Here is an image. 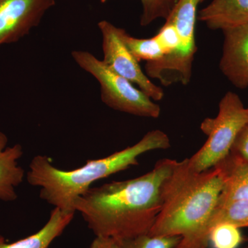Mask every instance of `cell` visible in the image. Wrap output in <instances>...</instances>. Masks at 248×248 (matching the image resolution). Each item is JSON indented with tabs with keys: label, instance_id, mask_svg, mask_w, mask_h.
Returning <instances> with one entry per match:
<instances>
[{
	"label": "cell",
	"instance_id": "1",
	"mask_svg": "<svg viewBox=\"0 0 248 248\" xmlns=\"http://www.w3.org/2000/svg\"><path fill=\"white\" fill-rule=\"evenodd\" d=\"M177 161L159 159L140 177L91 187L77 199L75 211L95 236L123 241L148 234L161 210L163 184Z\"/></svg>",
	"mask_w": 248,
	"mask_h": 248
},
{
	"label": "cell",
	"instance_id": "2",
	"mask_svg": "<svg viewBox=\"0 0 248 248\" xmlns=\"http://www.w3.org/2000/svg\"><path fill=\"white\" fill-rule=\"evenodd\" d=\"M223 187L218 167L192 169L188 159L177 161L161 187V208L149 235L180 236L174 248H207L204 230Z\"/></svg>",
	"mask_w": 248,
	"mask_h": 248
},
{
	"label": "cell",
	"instance_id": "3",
	"mask_svg": "<svg viewBox=\"0 0 248 248\" xmlns=\"http://www.w3.org/2000/svg\"><path fill=\"white\" fill-rule=\"evenodd\" d=\"M170 147L167 134L154 130L148 132L133 146L106 157L89 160L84 166L71 170L58 169L48 156L38 155L31 160L27 179L30 185L40 187V198L54 208L76 213L77 199L87 192L94 182L138 166L139 158L148 152L168 150Z\"/></svg>",
	"mask_w": 248,
	"mask_h": 248
},
{
	"label": "cell",
	"instance_id": "4",
	"mask_svg": "<svg viewBox=\"0 0 248 248\" xmlns=\"http://www.w3.org/2000/svg\"><path fill=\"white\" fill-rule=\"evenodd\" d=\"M207 0H179L166 21L175 28L179 45L172 55L161 60L147 62L146 76L159 80L164 86L174 84L187 86L190 82L192 65L197 47L195 42V27L199 6Z\"/></svg>",
	"mask_w": 248,
	"mask_h": 248
},
{
	"label": "cell",
	"instance_id": "5",
	"mask_svg": "<svg viewBox=\"0 0 248 248\" xmlns=\"http://www.w3.org/2000/svg\"><path fill=\"white\" fill-rule=\"evenodd\" d=\"M248 123V108L236 93H226L215 118H205L200 128L208 136L203 146L188 158L192 169L202 172L215 167L231 153L235 140Z\"/></svg>",
	"mask_w": 248,
	"mask_h": 248
},
{
	"label": "cell",
	"instance_id": "6",
	"mask_svg": "<svg viewBox=\"0 0 248 248\" xmlns=\"http://www.w3.org/2000/svg\"><path fill=\"white\" fill-rule=\"evenodd\" d=\"M72 58L100 85L104 104L113 110L147 118H159L161 108L128 79L117 74L93 54L73 50Z\"/></svg>",
	"mask_w": 248,
	"mask_h": 248
},
{
	"label": "cell",
	"instance_id": "7",
	"mask_svg": "<svg viewBox=\"0 0 248 248\" xmlns=\"http://www.w3.org/2000/svg\"><path fill=\"white\" fill-rule=\"evenodd\" d=\"M102 37V61L117 74L123 77L155 102L162 100L164 92L152 82L143 73L140 62L124 45L120 35V28L107 20L98 23Z\"/></svg>",
	"mask_w": 248,
	"mask_h": 248
},
{
	"label": "cell",
	"instance_id": "8",
	"mask_svg": "<svg viewBox=\"0 0 248 248\" xmlns=\"http://www.w3.org/2000/svg\"><path fill=\"white\" fill-rule=\"evenodd\" d=\"M55 4V0H0V46L29 35Z\"/></svg>",
	"mask_w": 248,
	"mask_h": 248
},
{
	"label": "cell",
	"instance_id": "9",
	"mask_svg": "<svg viewBox=\"0 0 248 248\" xmlns=\"http://www.w3.org/2000/svg\"><path fill=\"white\" fill-rule=\"evenodd\" d=\"M222 31L224 42L220 70L235 87L246 89L248 88V24Z\"/></svg>",
	"mask_w": 248,
	"mask_h": 248
},
{
	"label": "cell",
	"instance_id": "10",
	"mask_svg": "<svg viewBox=\"0 0 248 248\" xmlns=\"http://www.w3.org/2000/svg\"><path fill=\"white\" fill-rule=\"evenodd\" d=\"M197 20L211 30H226L248 24V0H213L198 11Z\"/></svg>",
	"mask_w": 248,
	"mask_h": 248
},
{
	"label": "cell",
	"instance_id": "11",
	"mask_svg": "<svg viewBox=\"0 0 248 248\" xmlns=\"http://www.w3.org/2000/svg\"><path fill=\"white\" fill-rule=\"evenodd\" d=\"M8 138L0 132V200L13 202L17 200L16 192L24 181V169L18 164V160L22 157L23 148L20 144L6 147Z\"/></svg>",
	"mask_w": 248,
	"mask_h": 248
},
{
	"label": "cell",
	"instance_id": "12",
	"mask_svg": "<svg viewBox=\"0 0 248 248\" xmlns=\"http://www.w3.org/2000/svg\"><path fill=\"white\" fill-rule=\"evenodd\" d=\"M223 178L216 207L234 201L248 200V162L230 153L217 164Z\"/></svg>",
	"mask_w": 248,
	"mask_h": 248
},
{
	"label": "cell",
	"instance_id": "13",
	"mask_svg": "<svg viewBox=\"0 0 248 248\" xmlns=\"http://www.w3.org/2000/svg\"><path fill=\"white\" fill-rule=\"evenodd\" d=\"M75 213L54 208L46 223L33 234L13 243L0 235V248H48L69 226Z\"/></svg>",
	"mask_w": 248,
	"mask_h": 248
},
{
	"label": "cell",
	"instance_id": "14",
	"mask_svg": "<svg viewBox=\"0 0 248 248\" xmlns=\"http://www.w3.org/2000/svg\"><path fill=\"white\" fill-rule=\"evenodd\" d=\"M221 223H228L239 228H248V200L234 201L215 208L204 230V239L208 246L210 230Z\"/></svg>",
	"mask_w": 248,
	"mask_h": 248
},
{
	"label": "cell",
	"instance_id": "15",
	"mask_svg": "<svg viewBox=\"0 0 248 248\" xmlns=\"http://www.w3.org/2000/svg\"><path fill=\"white\" fill-rule=\"evenodd\" d=\"M119 32L124 45L139 62H156L164 58L162 48L155 37L149 39L137 38L122 28H120Z\"/></svg>",
	"mask_w": 248,
	"mask_h": 248
},
{
	"label": "cell",
	"instance_id": "16",
	"mask_svg": "<svg viewBox=\"0 0 248 248\" xmlns=\"http://www.w3.org/2000/svg\"><path fill=\"white\" fill-rule=\"evenodd\" d=\"M244 241L240 228L228 223L217 225L209 232V245L213 248H238Z\"/></svg>",
	"mask_w": 248,
	"mask_h": 248
},
{
	"label": "cell",
	"instance_id": "17",
	"mask_svg": "<svg viewBox=\"0 0 248 248\" xmlns=\"http://www.w3.org/2000/svg\"><path fill=\"white\" fill-rule=\"evenodd\" d=\"M109 0H100L104 4ZM142 6V14L140 17V25L146 27L158 19H165L169 17L174 6L179 0H140Z\"/></svg>",
	"mask_w": 248,
	"mask_h": 248
},
{
	"label": "cell",
	"instance_id": "18",
	"mask_svg": "<svg viewBox=\"0 0 248 248\" xmlns=\"http://www.w3.org/2000/svg\"><path fill=\"white\" fill-rule=\"evenodd\" d=\"M180 236H155L142 235L134 239L122 241V248H174Z\"/></svg>",
	"mask_w": 248,
	"mask_h": 248
},
{
	"label": "cell",
	"instance_id": "19",
	"mask_svg": "<svg viewBox=\"0 0 248 248\" xmlns=\"http://www.w3.org/2000/svg\"><path fill=\"white\" fill-rule=\"evenodd\" d=\"M154 37L161 46L164 56L172 55L179 47V41L177 31L172 23L169 21H166L164 26Z\"/></svg>",
	"mask_w": 248,
	"mask_h": 248
},
{
	"label": "cell",
	"instance_id": "20",
	"mask_svg": "<svg viewBox=\"0 0 248 248\" xmlns=\"http://www.w3.org/2000/svg\"><path fill=\"white\" fill-rule=\"evenodd\" d=\"M231 153L248 162V123L240 131Z\"/></svg>",
	"mask_w": 248,
	"mask_h": 248
},
{
	"label": "cell",
	"instance_id": "21",
	"mask_svg": "<svg viewBox=\"0 0 248 248\" xmlns=\"http://www.w3.org/2000/svg\"><path fill=\"white\" fill-rule=\"evenodd\" d=\"M88 248H122V241L113 238L95 236Z\"/></svg>",
	"mask_w": 248,
	"mask_h": 248
},
{
	"label": "cell",
	"instance_id": "22",
	"mask_svg": "<svg viewBox=\"0 0 248 248\" xmlns=\"http://www.w3.org/2000/svg\"><path fill=\"white\" fill-rule=\"evenodd\" d=\"M248 248V247H247V248Z\"/></svg>",
	"mask_w": 248,
	"mask_h": 248
}]
</instances>
